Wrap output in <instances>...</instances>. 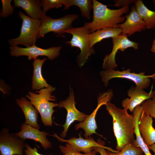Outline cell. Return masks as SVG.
<instances>
[{
    "instance_id": "6da1fadb",
    "label": "cell",
    "mask_w": 155,
    "mask_h": 155,
    "mask_svg": "<svg viewBox=\"0 0 155 155\" xmlns=\"http://www.w3.org/2000/svg\"><path fill=\"white\" fill-rule=\"evenodd\" d=\"M106 106L113 119V131L117 140L116 149L120 151L125 145L133 144L135 140L133 116L129 114L127 109L117 107L110 102Z\"/></svg>"
},
{
    "instance_id": "7a4b0ae2",
    "label": "cell",
    "mask_w": 155,
    "mask_h": 155,
    "mask_svg": "<svg viewBox=\"0 0 155 155\" xmlns=\"http://www.w3.org/2000/svg\"><path fill=\"white\" fill-rule=\"evenodd\" d=\"M93 17L92 21L86 22L84 26L91 33L97 30L108 27H117L125 21V17L122 16L129 11V6L117 9H112L106 5L96 0H92Z\"/></svg>"
},
{
    "instance_id": "3957f363",
    "label": "cell",
    "mask_w": 155,
    "mask_h": 155,
    "mask_svg": "<svg viewBox=\"0 0 155 155\" xmlns=\"http://www.w3.org/2000/svg\"><path fill=\"white\" fill-rule=\"evenodd\" d=\"M55 88L50 85L46 88L35 92H28L26 97L40 114L42 123L45 126H52L53 122L52 116L55 111L53 108L58 106V104L51 101H55V97L52 93Z\"/></svg>"
},
{
    "instance_id": "277c9868",
    "label": "cell",
    "mask_w": 155,
    "mask_h": 155,
    "mask_svg": "<svg viewBox=\"0 0 155 155\" xmlns=\"http://www.w3.org/2000/svg\"><path fill=\"white\" fill-rule=\"evenodd\" d=\"M18 16L22 20L19 36L8 40L10 46H17L22 44L26 47L35 44L40 29L41 20L31 18L23 12L19 11Z\"/></svg>"
},
{
    "instance_id": "5b68a950",
    "label": "cell",
    "mask_w": 155,
    "mask_h": 155,
    "mask_svg": "<svg viewBox=\"0 0 155 155\" xmlns=\"http://www.w3.org/2000/svg\"><path fill=\"white\" fill-rule=\"evenodd\" d=\"M64 33L70 34L72 35L71 40L66 42L65 43L80 49L81 52L77 57V61L79 67L82 66L86 63L88 57L95 53L94 47H91L89 45L90 31L84 26L79 28L73 27L64 31Z\"/></svg>"
},
{
    "instance_id": "8992f818",
    "label": "cell",
    "mask_w": 155,
    "mask_h": 155,
    "mask_svg": "<svg viewBox=\"0 0 155 155\" xmlns=\"http://www.w3.org/2000/svg\"><path fill=\"white\" fill-rule=\"evenodd\" d=\"M130 69L122 71L109 69L102 71L100 75L102 80L105 86H107L108 81L113 78H123L131 81L134 82L137 88L146 89L150 85V78L155 79V73L150 75H146L144 72L139 73L131 72Z\"/></svg>"
},
{
    "instance_id": "52a82bcc",
    "label": "cell",
    "mask_w": 155,
    "mask_h": 155,
    "mask_svg": "<svg viewBox=\"0 0 155 155\" xmlns=\"http://www.w3.org/2000/svg\"><path fill=\"white\" fill-rule=\"evenodd\" d=\"M78 15L72 14L65 15L59 19H53L45 15L41 20V23L38 38L43 37L46 34L53 32L58 36H61L64 32L73 28L72 24L78 17Z\"/></svg>"
},
{
    "instance_id": "ba28073f",
    "label": "cell",
    "mask_w": 155,
    "mask_h": 155,
    "mask_svg": "<svg viewBox=\"0 0 155 155\" xmlns=\"http://www.w3.org/2000/svg\"><path fill=\"white\" fill-rule=\"evenodd\" d=\"M61 49V46L51 47L47 49H44L36 46L35 44L25 48L18 46H10V54L11 56L18 57L26 56L28 60L37 59L39 56H45L50 60H53L59 56Z\"/></svg>"
},
{
    "instance_id": "9c48e42d",
    "label": "cell",
    "mask_w": 155,
    "mask_h": 155,
    "mask_svg": "<svg viewBox=\"0 0 155 155\" xmlns=\"http://www.w3.org/2000/svg\"><path fill=\"white\" fill-rule=\"evenodd\" d=\"M24 140L3 128L0 133V155H23L25 148Z\"/></svg>"
},
{
    "instance_id": "30bf717a",
    "label": "cell",
    "mask_w": 155,
    "mask_h": 155,
    "mask_svg": "<svg viewBox=\"0 0 155 155\" xmlns=\"http://www.w3.org/2000/svg\"><path fill=\"white\" fill-rule=\"evenodd\" d=\"M128 36L122 33L112 38L113 47L111 52L106 55L103 59L102 67L105 70L115 69L117 67L115 57L118 50L123 52L127 48L132 47L135 50L138 49L139 44L136 42L131 41Z\"/></svg>"
},
{
    "instance_id": "8fae6325",
    "label": "cell",
    "mask_w": 155,
    "mask_h": 155,
    "mask_svg": "<svg viewBox=\"0 0 155 155\" xmlns=\"http://www.w3.org/2000/svg\"><path fill=\"white\" fill-rule=\"evenodd\" d=\"M74 97L72 89H70L69 95L68 98L65 100L61 101L58 104L59 108H64L67 112L65 122L63 125V130L60 134L62 138L66 136L69 127L75 121L82 122L88 116L76 109Z\"/></svg>"
},
{
    "instance_id": "7c38bea8",
    "label": "cell",
    "mask_w": 155,
    "mask_h": 155,
    "mask_svg": "<svg viewBox=\"0 0 155 155\" xmlns=\"http://www.w3.org/2000/svg\"><path fill=\"white\" fill-rule=\"evenodd\" d=\"M81 133H79L78 138L72 137L67 140L61 138L55 133L51 135L56 138L59 142L68 143L73 150L78 152H82L85 154L89 153L92 152L94 148L96 147L104 148L113 153L119 152L110 147L104 146L103 142H100V140H98L97 142H96L90 137L84 139L81 136Z\"/></svg>"
},
{
    "instance_id": "4fadbf2b",
    "label": "cell",
    "mask_w": 155,
    "mask_h": 155,
    "mask_svg": "<svg viewBox=\"0 0 155 155\" xmlns=\"http://www.w3.org/2000/svg\"><path fill=\"white\" fill-rule=\"evenodd\" d=\"M113 94V91H109L100 95L98 98V104L96 108L90 115H88L84 121L75 125L76 130L82 128L84 130L85 133L84 136L86 138L90 137L91 135L94 133L98 134L96 131L98 128L95 120L96 114L102 105H106L110 102Z\"/></svg>"
},
{
    "instance_id": "5bb4252c",
    "label": "cell",
    "mask_w": 155,
    "mask_h": 155,
    "mask_svg": "<svg viewBox=\"0 0 155 155\" xmlns=\"http://www.w3.org/2000/svg\"><path fill=\"white\" fill-rule=\"evenodd\" d=\"M13 134L24 141L30 139L39 142L45 150L52 147L51 142L46 137L49 135V132L40 131L38 129L26 124L25 122L21 125L20 131Z\"/></svg>"
},
{
    "instance_id": "9a60e30c",
    "label": "cell",
    "mask_w": 155,
    "mask_h": 155,
    "mask_svg": "<svg viewBox=\"0 0 155 155\" xmlns=\"http://www.w3.org/2000/svg\"><path fill=\"white\" fill-rule=\"evenodd\" d=\"M125 17L124 22L119 24L117 27L122 29V33L130 36L146 29V23L137 13L135 5H132L131 11Z\"/></svg>"
},
{
    "instance_id": "2e32d148",
    "label": "cell",
    "mask_w": 155,
    "mask_h": 155,
    "mask_svg": "<svg viewBox=\"0 0 155 155\" xmlns=\"http://www.w3.org/2000/svg\"><path fill=\"white\" fill-rule=\"evenodd\" d=\"M155 94V91L151 90L149 93L144 89L135 87H131L128 91L127 94L130 98H126L122 102L124 108L129 109L132 112L135 108L146 100L151 98Z\"/></svg>"
},
{
    "instance_id": "e0dca14e",
    "label": "cell",
    "mask_w": 155,
    "mask_h": 155,
    "mask_svg": "<svg viewBox=\"0 0 155 155\" xmlns=\"http://www.w3.org/2000/svg\"><path fill=\"white\" fill-rule=\"evenodd\" d=\"M152 117L142 112L138 121L140 132L148 146L155 144V129L153 126Z\"/></svg>"
},
{
    "instance_id": "ac0fdd59",
    "label": "cell",
    "mask_w": 155,
    "mask_h": 155,
    "mask_svg": "<svg viewBox=\"0 0 155 155\" xmlns=\"http://www.w3.org/2000/svg\"><path fill=\"white\" fill-rule=\"evenodd\" d=\"M14 8H22L32 18L41 20L46 15L41 9V1L39 0H13Z\"/></svg>"
},
{
    "instance_id": "d6986e66",
    "label": "cell",
    "mask_w": 155,
    "mask_h": 155,
    "mask_svg": "<svg viewBox=\"0 0 155 155\" xmlns=\"http://www.w3.org/2000/svg\"><path fill=\"white\" fill-rule=\"evenodd\" d=\"M16 103L22 111L27 124L38 129L40 127L38 123L39 112L35 107L24 96L17 98Z\"/></svg>"
},
{
    "instance_id": "ffe728a7",
    "label": "cell",
    "mask_w": 155,
    "mask_h": 155,
    "mask_svg": "<svg viewBox=\"0 0 155 155\" xmlns=\"http://www.w3.org/2000/svg\"><path fill=\"white\" fill-rule=\"evenodd\" d=\"M47 59L46 58L41 59H37L34 60L32 63L33 71L31 88L32 90H40L42 88H47L50 86L44 78L41 72L43 64Z\"/></svg>"
},
{
    "instance_id": "44dd1931",
    "label": "cell",
    "mask_w": 155,
    "mask_h": 155,
    "mask_svg": "<svg viewBox=\"0 0 155 155\" xmlns=\"http://www.w3.org/2000/svg\"><path fill=\"white\" fill-rule=\"evenodd\" d=\"M143 109V106L140 104L136 106L132 112L135 126L134 133L136 137L133 145L136 147L141 149L144 155H153L144 142L139 129L138 123Z\"/></svg>"
},
{
    "instance_id": "7402d4cb",
    "label": "cell",
    "mask_w": 155,
    "mask_h": 155,
    "mask_svg": "<svg viewBox=\"0 0 155 155\" xmlns=\"http://www.w3.org/2000/svg\"><path fill=\"white\" fill-rule=\"evenodd\" d=\"M122 33V29L118 27H108L97 30L90 34L89 45L93 47L95 44L104 39L113 38Z\"/></svg>"
},
{
    "instance_id": "603a6c76",
    "label": "cell",
    "mask_w": 155,
    "mask_h": 155,
    "mask_svg": "<svg viewBox=\"0 0 155 155\" xmlns=\"http://www.w3.org/2000/svg\"><path fill=\"white\" fill-rule=\"evenodd\" d=\"M136 11L145 22L146 29L155 28V11L147 8L141 0H137L134 3Z\"/></svg>"
},
{
    "instance_id": "cb8c5ba5",
    "label": "cell",
    "mask_w": 155,
    "mask_h": 155,
    "mask_svg": "<svg viewBox=\"0 0 155 155\" xmlns=\"http://www.w3.org/2000/svg\"><path fill=\"white\" fill-rule=\"evenodd\" d=\"M63 5L64 10L68 9L72 6H77L79 8L83 17L88 20L90 19V12L93 7L92 0H64Z\"/></svg>"
},
{
    "instance_id": "d4e9b609",
    "label": "cell",
    "mask_w": 155,
    "mask_h": 155,
    "mask_svg": "<svg viewBox=\"0 0 155 155\" xmlns=\"http://www.w3.org/2000/svg\"><path fill=\"white\" fill-rule=\"evenodd\" d=\"M107 155H142L143 152L140 148L134 146L132 144L125 145L122 150L117 153L106 150Z\"/></svg>"
},
{
    "instance_id": "484cf974",
    "label": "cell",
    "mask_w": 155,
    "mask_h": 155,
    "mask_svg": "<svg viewBox=\"0 0 155 155\" xmlns=\"http://www.w3.org/2000/svg\"><path fill=\"white\" fill-rule=\"evenodd\" d=\"M141 105L143 108V113L155 119V94L151 98L146 100Z\"/></svg>"
},
{
    "instance_id": "4316f807",
    "label": "cell",
    "mask_w": 155,
    "mask_h": 155,
    "mask_svg": "<svg viewBox=\"0 0 155 155\" xmlns=\"http://www.w3.org/2000/svg\"><path fill=\"white\" fill-rule=\"evenodd\" d=\"M64 0H42L41 1L42 10L46 14V12L54 8H58L63 5Z\"/></svg>"
},
{
    "instance_id": "83f0119b",
    "label": "cell",
    "mask_w": 155,
    "mask_h": 155,
    "mask_svg": "<svg viewBox=\"0 0 155 155\" xmlns=\"http://www.w3.org/2000/svg\"><path fill=\"white\" fill-rule=\"evenodd\" d=\"M59 148L61 152L63 155H96L97 152L94 149L91 152L84 154H82L73 150L67 143L65 146L59 145Z\"/></svg>"
},
{
    "instance_id": "f1b7e54d",
    "label": "cell",
    "mask_w": 155,
    "mask_h": 155,
    "mask_svg": "<svg viewBox=\"0 0 155 155\" xmlns=\"http://www.w3.org/2000/svg\"><path fill=\"white\" fill-rule=\"evenodd\" d=\"M12 1L11 0H1L2 9L0 14L1 18L8 17L13 13V7L11 5Z\"/></svg>"
},
{
    "instance_id": "f546056e",
    "label": "cell",
    "mask_w": 155,
    "mask_h": 155,
    "mask_svg": "<svg viewBox=\"0 0 155 155\" xmlns=\"http://www.w3.org/2000/svg\"><path fill=\"white\" fill-rule=\"evenodd\" d=\"M136 1V0H115L114 1V4L113 5L122 8L135 3Z\"/></svg>"
},
{
    "instance_id": "4dcf8cb0",
    "label": "cell",
    "mask_w": 155,
    "mask_h": 155,
    "mask_svg": "<svg viewBox=\"0 0 155 155\" xmlns=\"http://www.w3.org/2000/svg\"><path fill=\"white\" fill-rule=\"evenodd\" d=\"M24 152L25 155H44L38 153L37 148H31L28 144L26 143Z\"/></svg>"
},
{
    "instance_id": "1f68e13d",
    "label": "cell",
    "mask_w": 155,
    "mask_h": 155,
    "mask_svg": "<svg viewBox=\"0 0 155 155\" xmlns=\"http://www.w3.org/2000/svg\"><path fill=\"white\" fill-rule=\"evenodd\" d=\"M94 149L96 151L101 155H107L106 150L104 148L100 147H96Z\"/></svg>"
},
{
    "instance_id": "d6a6232c",
    "label": "cell",
    "mask_w": 155,
    "mask_h": 155,
    "mask_svg": "<svg viewBox=\"0 0 155 155\" xmlns=\"http://www.w3.org/2000/svg\"><path fill=\"white\" fill-rule=\"evenodd\" d=\"M149 150H152L155 155V144H153L148 146Z\"/></svg>"
},
{
    "instance_id": "836d02e7",
    "label": "cell",
    "mask_w": 155,
    "mask_h": 155,
    "mask_svg": "<svg viewBox=\"0 0 155 155\" xmlns=\"http://www.w3.org/2000/svg\"><path fill=\"white\" fill-rule=\"evenodd\" d=\"M151 51L152 52L155 53V38L153 41Z\"/></svg>"
},
{
    "instance_id": "e575fe53",
    "label": "cell",
    "mask_w": 155,
    "mask_h": 155,
    "mask_svg": "<svg viewBox=\"0 0 155 155\" xmlns=\"http://www.w3.org/2000/svg\"><path fill=\"white\" fill-rule=\"evenodd\" d=\"M152 1L155 7V0H153Z\"/></svg>"
},
{
    "instance_id": "d590c367",
    "label": "cell",
    "mask_w": 155,
    "mask_h": 155,
    "mask_svg": "<svg viewBox=\"0 0 155 155\" xmlns=\"http://www.w3.org/2000/svg\"></svg>"
},
{
    "instance_id": "8d00e7d4",
    "label": "cell",
    "mask_w": 155,
    "mask_h": 155,
    "mask_svg": "<svg viewBox=\"0 0 155 155\" xmlns=\"http://www.w3.org/2000/svg\"><path fill=\"white\" fill-rule=\"evenodd\" d=\"M142 155H143V154H142Z\"/></svg>"
}]
</instances>
